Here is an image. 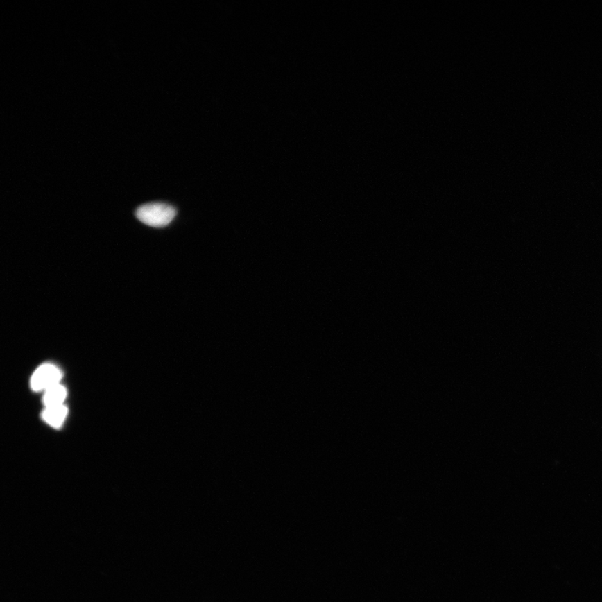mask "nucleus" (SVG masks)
I'll use <instances>...</instances> for the list:
<instances>
[{
	"mask_svg": "<svg viewBox=\"0 0 602 602\" xmlns=\"http://www.w3.org/2000/svg\"><path fill=\"white\" fill-rule=\"evenodd\" d=\"M67 397V390L62 384H57L49 388L44 392L43 398L46 408L64 405V402Z\"/></svg>",
	"mask_w": 602,
	"mask_h": 602,
	"instance_id": "obj_4",
	"label": "nucleus"
},
{
	"mask_svg": "<svg viewBox=\"0 0 602 602\" xmlns=\"http://www.w3.org/2000/svg\"><path fill=\"white\" fill-rule=\"evenodd\" d=\"M62 378V372L51 363H46L40 366L35 370L31 380V388L35 392H46L49 388L60 384Z\"/></svg>",
	"mask_w": 602,
	"mask_h": 602,
	"instance_id": "obj_2",
	"label": "nucleus"
},
{
	"mask_svg": "<svg viewBox=\"0 0 602 602\" xmlns=\"http://www.w3.org/2000/svg\"><path fill=\"white\" fill-rule=\"evenodd\" d=\"M176 209L164 203H150L138 207L136 215L141 223L154 227H166L176 217Z\"/></svg>",
	"mask_w": 602,
	"mask_h": 602,
	"instance_id": "obj_1",
	"label": "nucleus"
},
{
	"mask_svg": "<svg viewBox=\"0 0 602 602\" xmlns=\"http://www.w3.org/2000/svg\"><path fill=\"white\" fill-rule=\"evenodd\" d=\"M68 409L66 406L60 405L46 408L42 413L44 422L53 428L59 429L67 417Z\"/></svg>",
	"mask_w": 602,
	"mask_h": 602,
	"instance_id": "obj_3",
	"label": "nucleus"
}]
</instances>
